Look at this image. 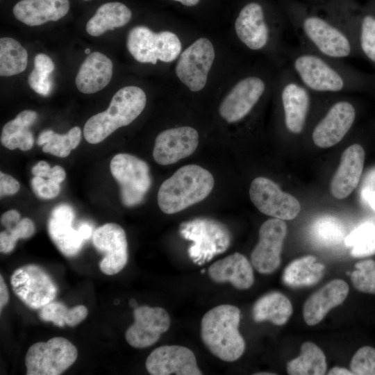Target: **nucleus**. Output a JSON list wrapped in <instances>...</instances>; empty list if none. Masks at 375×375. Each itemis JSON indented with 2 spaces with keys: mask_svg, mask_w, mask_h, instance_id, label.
<instances>
[{
  "mask_svg": "<svg viewBox=\"0 0 375 375\" xmlns=\"http://www.w3.org/2000/svg\"><path fill=\"white\" fill-rule=\"evenodd\" d=\"M324 265L315 256L308 255L292 260L284 269L282 280L288 287L311 286L322 278Z\"/></svg>",
  "mask_w": 375,
  "mask_h": 375,
  "instance_id": "nucleus-32",
  "label": "nucleus"
},
{
  "mask_svg": "<svg viewBox=\"0 0 375 375\" xmlns=\"http://www.w3.org/2000/svg\"><path fill=\"white\" fill-rule=\"evenodd\" d=\"M38 113L32 110H24L14 119L7 122L2 128L1 142L10 150L17 148L22 151L30 150L34 144V138L30 127L35 122Z\"/></svg>",
  "mask_w": 375,
  "mask_h": 375,
  "instance_id": "nucleus-29",
  "label": "nucleus"
},
{
  "mask_svg": "<svg viewBox=\"0 0 375 375\" xmlns=\"http://www.w3.org/2000/svg\"><path fill=\"white\" fill-rule=\"evenodd\" d=\"M249 197L259 211L274 218L291 220L301 210L300 203L294 197L282 191L276 183L265 177L253 180Z\"/></svg>",
  "mask_w": 375,
  "mask_h": 375,
  "instance_id": "nucleus-17",
  "label": "nucleus"
},
{
  "mask_svg": "<svg viewBox=\"0 0 375 375\" xmlns=\"http://www.w3.org/2000/svg\"><path fill=\"white\" fill-rule=\"evenodd\" d=\"M28 63V53L16 40L0 39V76H11L24 72Z\"/></svg>",
  "mask_w": 375,
  "mask_h": 375,
  "instance_id": "nucleus-35",
  "label": "nucleus"
},
{
  "mask_svg": "<svg viewBox=\"0 0 375 375\" xmlns=\"http://www.w3.org/2000/svg\"><path fill=\"white\" fill-rule=\"evenodd\" d=\"M258 374V375H262V374H269V375H271V374H273V373H257V374Z\"/></svg>",
  "mask_w": 375,
  "mask_h": 375,
  "instance_id": "nucleus-54",
  "label": "nucleus"
},
{
  "mask_svg": "<svg viewBox=\"0 0 375 375\" xmlns=\"http://www.w3.org/2000/svg\"><path fill=\"white\" fill-rule=\"evenodd\" d=\"M175 1H178L183 5L186 6H194L197 5L200 0H174Z\"/></svg>",
  "mask_w": 375,
  "mask_h": 375,
  "instance_id": "nucleus-51",
  "label": "nucleus"
},
{
  "mask_svg": "<svg viewBox=\"0 0 375 375\" xmlns=\"http://www.w3.org/2000/svg\"><path fill=\"white\" fill-rule=\"evenodd\" d=\"M292 311L290 299L283 293L273 291L255 302L252 316L256 322L269 321L274 325L282 326L289 320Z\"/></svg>",
  "mask_w": 375,
  "mask_h": 375,
  "instance_id": "nucleus-30",
  "label": "nucleus"
},
{
  "mask_svg": "<svg viewBox=\"0 0 375 375\" xmlns=\"http://www.w3.org/2000/svg\"><path fill=\"white\" fill-rule=\"evenodd\" d=\"M126 47L135 60L153 65L158 60L165 62L174 61L182 48L175 33L167 31L154 33L144 26H137L129 31Z\"/></svg>",
  "mask_w": 375,
  "mask_h": 375,
  "instance_id": "nucleus-9",
  "label": "nucleus"
},
{
  "mask_svg": "<svg viewBox=\"0 0 375 375\" xmlns=\"http://www.w3.org/2000/svg\"><path fill=\"white\" fill-rule=\"evenodd\" d=\"M146 369L151 375H201L194 353L178 345H164L147 357Z\"/></svg>",
  "mask_w": 375,
  "mask_h": 375,
  "instance_id": "nucleus-22",
  "label": "nucleus"
},
{
  "mask_svg": "<svg viewBox=\"0 0 375 375\" xmlns=\"http://www.w3.org/2000/svg\"><path fill=\"white\" fill-rule=\"evenodd\" d=\"M92 242L96 249L103 254L99 262L101 271L107 275L119 272L128 261V243L123 228L115 223H107L93 233Z\"/></svg>",
  "mask_w": 375,
  "mask_h": 375,
  "instance_id": "nucleus-19",
  "label": "nucleus"
},
{
  "mask_svg": "<svg viewBox=\"0 0 375 375\" xmlns=\"http://www.w3.org/2000/svg\"><path fill=\"white\" fill-rule=\"evenodd\" d=\"M69 9V0H21L14 6L12 12L21 22L35 26L60 19Z\"/></svg>",
  "mask_w": 375,
  "mask_h": 375,
  "instance_id": "nucleus-26",
  "label": "nucleus"
},
{
  "mask_svg": "<svg viewBox=\"0 0 375 375\" xmlns=\"http://www.w3.org/2000/svg\"><path fill=\"white\" fill-rule=\"evenodd\" d=\"M84 1H88V0H84Z\"/></svg>",
  "mask_w": 375,
  "mask_h": 375,
  "instance_id": "nucleus-57",
  "label": "nucleus"
},
{
  "mask_svg": "<svg viewBox=\"0 0 375 375\" xmlns=\"http://www.w3.org/2000/svg\"><path fill=\"white\" fill-rule=\"evenodd\" d=\"M129 306L133 308L134 309L136 308L137 307H138V303L133 299L129 300Z\"/></svg>",
  "mask_w": 375,
  "mask_h": 375,
  "instance_id": "nucleus-53",
  "label": "nucleus"
},
{
  "mask_svg": "<svg viewBox=\"0 0 375 375\" xmlns=\"http://www.w3.org/2000/svg\"><path fill=\"white\" fill-rule=\"evenodd\" d=\"M110 169L119 185L122 203L126 207L140 204L151 185L147 163L133 155L120 153L112 158Z\"/></svg>",
  "mask_w": 375,
  "mask_h": 375,
  "instance_id": "nucleus-12",
  "label": "nucleus"
},
{
  "mask_svg": "<svg viewBox=\"0 0 375 375\" xmlns=\"http://www.w3.org/2000/svg\"><path fill=\"white\" fill-rule=\"evenodd\" d=\"M293 31L299 46L337 60L359 57L349 35L332 19L299 12L292 18Z\"/></svg>",
  "mask_w": 375,
  "mask_h": 375,
  "instance_id": "nucleus-2",
  "label": "nucleus"
},
{
  "mask_svg": "<svg viewBox=\"0 0 375 375\" xmlns=\"http://www.w3.org/2000/svg\"><path fill=\"white\" fill-rule=\"evenodd\" d=\"M204 272H205V269H202V270H201V273L203 274V273H204Z\"/></svg>",
  "mask_w": 375,
  "mask_h": 375,
  "instance_id": "nucleus-56",
  "label": "nucleus"
},
{
  "mask_svg": "<svg viewBox=\"0 0 375 375\" xmlns=\"http://www.w3.org/2000/svg\"><path fill=\"white\" fill-rule=\"evenodd\" d=\"M20 220V214L16 210H10L5 212L1 217V224L6 228L11 227Z\"/></svg>",
  "mask_w": 375,
  "mask_h": 375,
  "instance_id": "nucleus-46",
  "label": "nucleus"
},
{
  "mask_svg": "<svg viewBox=\"0 0 375 375\" xmlns=\"http://www.w3.org/2000/svg\"><path fill=\"white\" fill-rule=\"evenodd\" d=\"M374 233H375V225L371 222L363 223L345 237L344 244L347 247H353Z\"/></svg>",
  "mask_w": 375,
  "mask_h": 375,
  "instance_id": "nucleus-43",
  "label": "nucleus"
},
{
  "mask_svg": "<svg viewBox=\"0 0 375 375\" xmlns=\"http://www.w3.org/2000/svg\"><path fill=\"white\" fill-rule=\"evenodd\" d=\"M351 38L359 57L375 67V15L365 13L358 17L332 19Z\"/></svg>",
  "mask_w": 375,
  "mask_h": 375,
  "instance_id": "nucleus-28",
  "label": "nucleus"
},
{
  "mask_svg": "<svg viewBox=\"0 0 375 375\" xmlns=\"http://www.w3.org/2000/svg\"><path fill=\"white\" fill-rule=\"evenodd\" d=\"M85 53H87V54H90V49H86L85 50Z\"/></svg>",
  "mask_w": 375,
  "mask_h": 375,
  "instance_id": "nucleus-55",
  "label": "nucleus"
},
{
  "mask_svg": "<svg viewBox=\"0 0 375 375\" xmlns=\"http://www.w3.org/2000/svg\"><path fill=\"white\" fill-rule=\"evenodd\" d=\"M367 200L369 202L372 208L375 210V191L369 193Z\"/></svg>",
  "mask_w": 375,
  "mask_h": 375,
  "instance_id": "nucleus-52",
  "label": "nucleus"
},
{
  "mask_svg": "<svg viewBox=\"0 0 375 375\" xmlns=\"http://www.w3.org/2000/svg\"><path fill=\"white\" fill-rule=\"evenodd\" d=\"M326 360L323 351L315 343L303 342L298 357L287 364L290 375H323L326 372Z\"/></svg>",
  "mask_w": 375,
  "mask_h": 375,
  "instance_id": "nucleus-33",
  "label": "nucleus"
},
{
  "mask_svg": "<svg viewBox=\"0 0 375 375\" xmlns=\"http://www.w3.org/2000/svg\"><path fill=\"white\" fill-rule=\"evenodd\" d=\"M9 301V294L7 286L2 275H0V310L1 312L4 306Z\"/></svg>",
  "mask_w": 375,
  "mask_h": 375,
  "instance_id": "nucleus-48",
  "label": "nucleus"
},
{
  "mask_svg": "<svg viewBox=\"0 0 375 375\" xmlns=\"http://www.w3.org/2000/svg\"><path fill=\"white\" fill-rule=\"evenodd\" d=\"M113 65L105 54L91 53L81 64L75 79L77 89L83 94H93L106 87L112 76Z\"/></svg>",
  "mask_w": 375,
  "mask_h": 375,
  "instance_id": "nucleus-27",
  "label": "nucleus"
},
{
  "mask_svg": "<svg viewBox=\"0 0 375 375\" xmlns=\"http://www.w3.org/2000/svg\"><path fill=\"white\" fill-rule=\"evenodd\" d=\"M214 184V178L207 169L197 165L183 166L161 184L157 196L158 206L165 214L178 212L206 198Z\"/></svg>",
  "mask_w": 375,
  "mask_h": 375,
  "instance_id": "nucleus-5",
  "label": "nucleus"
},
{
  "mask_svg": "<svg viewBox=\"0 0 375 375\" xmlns=\"http://www.w3.org/2000/svg\"><path fill=\"white\" fill-rule=\"evenodd\" d=\"M287 235V225L283 219L272 218L259 229V240L251 253V263L260 274H269L281 264V253Z\"/></svg>",
  "mask_w": 375,
  "mask_h": 375,
  "instance_id": "nucleus-18",
  "label": "nucleus"
},
{
  "mask_svg": "<svg viewBox=\"0 0 375 375\" xmlns=\"http://www.w3.org/2000/svg\"><path fill=\"white\" fill-rule=\"evenodd\" d=\"M274 81L260 73L248 74L241 78L224 98L219 108L222 119L229 124L247 117L265 97Z\"/></svg>",
  "mask_w": 375,
  "mask_h": 375,
  "instance_id": "nucleus-10",
  "label": "nucleus"
},
{
  "mask_svg": "<svg viewBox=\"0 0 375 375\" xmlns=\"http://www.w3.org/2000/svg\"><path fill=\"white\" fill-rule=\"evenodd\" d=\"M133 316L135 322L126 331L125 338L134 348L153 345L170 326L169 314L160 307L138 306L134 309Z\"/></svg>",
  "mask_w": 375,
  "mask_h": 375,
  "instance_id": "nucleus-20",
  "label": "nucleus"
},
{
  "mask_svg": "<svg viewBox=\"0 0 375 375\" xmlns=\"http://www.w3.org/2000/svg\"><path fill=\"white\" fill-rule=\"evenodd\" d=\"M19 182L12 176L0 172V195L1 197L16 194L19 190Z\"/></svg>",
  "mask_w": 375,
  "mask_h": 375,
  "instance_id": "nucleus-45",
  "label": "nucleus"
},
{
  "mask_svg": "<svg viewBox=\"0 0 375 375\" xmlns=\"http://www.w3.org/2000/svg\"><path fill=\"white\" fill-rule=\"evenodd\" d=\"M208 276L215 283L228 282L238 290H247L254 283L251 263L238 252L213 262L208 269Z\"/></svg>",
  "mask_w": 375,
  "mask_h": 375,
  "instance_id": "nucleus-25",
  "label": "nucleus"
},
{
  "mask_svg": "<svg viewBox=\"0 0 375 375\" xmlns=\"http://www.w3.org/2000/svg\"><path fill=\"white\" fill-rule=\"evenodd\" d=\"M147 96L138 86L119 89L112 97L105 111L92 116L83 128L85 140L90 144L102 142L115 131L133 122L143 111Z\"/></svg>",
  "mask_w": 375,
  "mask_h": 375,
  "instance_id": "nucleus-6",
  "label": "nucleus"
},
{
  "mask_svg": "<svg viewBox=\"0 0 375 375\" xmlns=\"http://www.w3.org/2000/svg\"><path fill=\"white\" fill-rule=\"evenodd\" d=\"M350 253L355 258H363L375 254V233L353 246Z\"/></svg>",
  "mask_w": 375,
  "mask_h": 375,
  "instance_id": "nucleus-44",
  "label": "nucleus"
},
{
  "mask_svg": "<svg viewBox=\"0 0 375 375\" xmlns=\"http://www.w3.org/2000/svg\"><path fill=\"white\" fill-rule=\"evenodd\" d=\"M76 347L62 337L32 344L25 356L27 375H59L74 364Z\"/></svg>",
  "mask_w": 375,
  "mask_h": 375,
  "instance_id": "nucleus-11",
  "label": "nucleus"
},
{
  "mask_svg": "<svg viewBox=\"0 0 375 375\" xmlns=\"http://www.w3.org/2000/svg\"><path fill=\"white\" fill-rule=\"evenodd\" d=\"M51 58L44 53H38L34 58V69L28 77L30 88L38 94L47 96L51 90L50 75L54 70Z\"/></svg>",
  "mask_w": 375,
  "mask_h": 375,
  "instance_id": "nucleus-38",
  "label": "nucleus"
},
{
  "mask_svg": "<svg viewBox=\"0 0 375 375\" xmlns=\"http://www.w3.org/2000/svg\"><path fill=\"white\" fill-rule=\"evenodd\" d=\"M199 144V133L190 126H179L160 133L154 142L153 157L159 165H168L192 155Z\"/></svg>",
  "mask_w": 375,
  "mask_h": 375,
  "instance_id": "nucleus-21",
  "label": "nucleus"
},
{
  "mask_svg": "<svg viewBox=\"0 0 375 375\" xmlns=\"http://www.w3.org/2000/svg\"><path fill=\"white\" fill-rule=\"evenodd\" d=\"M350 369L356 375H375V349L360 348L351 358Z\"/></svg>",
  "mask_w": 375,
  "mask_h": 375,
  "instance_id": "nucleus-41",
  "label": "nucleus"
},
{
  "mask_svg": "<svg viewBox=\"0 0 375 375\" xmlns=\"http://www.w3.org/2000/svg\"><path fill=\"white\" fill-rule=\"evenodd\" d=\"M215 57L212 42L200 38L181 53L175 67L176 74L190 90L198 92L207 83Z\"/></svg>",
  "mask_w": 375,
  "mask_h": 375,
  "instance_id": "nucleus-16",
  "label": "nucleus"
},
{
  "mask_svg": "<svg viewBox=\"0 0 375 375\" xmlns=\"http://www.w3.org/2000/svg\"><path fill=\"white\" fill-rule=\"evenodd\" d=\"M49 164L44 161H39L31 169L32 174L35 176L48 178L51 172Z\"/></svg>",
  "mask_w": 375,
  "mask_h": 375,
  "instance_id": "nucleus-47",
  "label": "nucleus"
},
{
  "mask_svg": "<svg viewBox=\"0 0 375 375\" xmlns=\"http://www.w3.org/2000/svg\"><path fill=\"white\" fill-rule=\"evenodd\" d=\"M286 65L310 91L320 95L375 91V74L301 46L288 47Z\"/></svg>",
  "mask_w": 375,
  "mask_h": 375,
  "instance_id": "nucleus-1",
  "label": "nucleus"
},
{
  "mask_svg": "<svg viewBox=\"0 0 375 375\" xmlns=\"http://www.w3.org/2000/svg\"><path fill=\"white\" fill-rule=\"evenodd\" d=\"M365 157V151L359 144H351L343 151L331 183V192L335 198L344 199L357 187L362 172Z\"/></svg>",
  "mask_w": 375,
  "mask_h": 375,
  "instance_id": "nucleus-23",
  "label": "nucleus"
},
{
  "mask_svg": "<svg viewBox=\"0 0 375 375\" xmlns=\"http://www.w3.org/2000/svg\"><path fill=\"white\" fill-rule=\"evenodd\" d=\"M14 293L26 306L41 308L53 301L58 288L49 274L41 267L29 264L15 269L10 276Z\"/></svg>",
  "mask_w": 375,
  "mask_h": 375,
  "instance_id": "nucleus-14",
  "label": "nucleus"
},
{
  "mask_svg": "<svg viewBox=\"0 0 375 375\" xmlns=\"http://www.w3.org/2000/svg\"><path fill=\"white\" fill-rule=\"evenodd\" d=\"M356 270L351 274L354 288L362 292L375 294V261L366 260L355 265Z\"/></svg>",
  "mask_w": 375,
  "mask_h": 375,
  "instance_id": "nucleus-40",
  "label": "nucleus"
},
{
  "mask_svg": "<svg viewBox=\"0 0 375 375\" xmlns=\"http://www.w3.org/2000/svg\"><path fill=\"white\" fill-rule=\"evenodd\" d=\"M75 213L72 207L62 203L51 211L48 220L49 235L58 250L65 256H76L85 241L93 235V227L88 222L81 223L77 228L72 224Z\"/></svg>",
  "mask_w": 375,
  "mask_h": 375,
  "instance_id": "nucleus-15",
  "label": "nucleus"
},
{
  "mask_svg": "<svg viewBox=\"0 0 375 375\" xmlns=\"http://www.w3.org/2000/svg\"><path fill=\"white\" fill-rule=\"evenodd\" d=\"M340 95L332 94L331 103L312 129V140L319 147L328 148L339 143L356 122L355 103L350 98Z\"/></svg>",
  "mask_w": 375,
  "mask_h": 375,
  "instance_id": "nucleus-13",
  "label": "nucleus"
},
{
  "mask_svg": "<svg viewBox=\"0 0 375 375\" xmlns=\"http://www.w3.org/2000/svg\"><path fill=\"white\" fill-rule=\"evenodd\" d=\"M240 321V309L230 304L215 306L202 317V342L211 353L223 361H235L244 352L245 342L238 330Z\"/></svg>",
  "mask_w": 375,
  "mask_h": 375,
  "instance_id": "nucleus-3",
  "label": "nucleus"
},
{
  "mask_svg": "<svg viewBox=\"0 0 375 375\" xmlns=\"http://www.w3.org/2000/svg\"><path fill=\"white\" fill-rule=\"evenodd\" d=\"M180 235L192 242L188 253L192 261L202 265L215 256L227 250L231 242V234L223 223L208 217H197L182 222Z\"/></svg>",
  "mask_w": 375,
  "mask_h": 375,
  "instance_id": "nucleus-8",
  "label": "nucleus"
},
{
  "mask_svg": "<svg viewBox=\"0 0 375 375\" xmlns=\"http://www.w3.org/2000/svg\"><path fill=\"white\" fill-rule=\"evenodd\" d=\"M35 231L33 222L27 217L19 220L15 225L6 228L0 233V251L3 253L11 252L19 239L31 237Z\"/></svg>",
  "mask_w": 375,
  "mask_h": 375,
  "instance_id": "nucleus-39",
  "label": "nucleus"
},
{
  "mask_svg": "<svg viewBox=\"0 0 375 375\" xmlns=\"http://www.w3.org/2000/svg\"><path fill=\"white\" fill-rule=\"evenodd\" d=\"M274 88L285 128L291 134H301L307 126L313 100L319 94L307 89L287 65L281 67Z\"/></svg>",
  "mask_w": 375,
  "mask_h": 375,
  "instance_id": "nucleus-7",
  "label": "nucleus"
},
{
  "mask_svg": "<svg viewBox=\"0 0 375 375\" xmlns=\"http://www.w3.org/2000/svg\"><path fill=\"white\" fill-rule=\"evenodd\" d=\"M81 140V131L78 126L72 128L65 134H59L52 130H44L39 135L37 144L44 145L42 151L53 156L65 158L77 147Z\"/></svg>",
  "mask_w": 375,
  "mask_h": 375,
  "instance_id": "nucleus-34",
  "label": "nucleus"
},
{
  "mask_svg": "<svg viewBox=\"0 0 375 375\" xmlns=\"http://www.w3.org/2000/svg\"><path fill=\"white\" fill-rule=\"evenodd\" d=\"M349 286L342 279H334L311 294L303 308V317L309 326L319 323L332 308L340 305L349 294Z\"/></svg>",
  "mask_w": 375,
  "mask_h": 375,
  "instance_id": "nucleus-24",
  "label": "nucleus"
},
{
  "mask_svg": "<svg viewBox=\"0 0 375 375\" xmlns=\"http://www.w3.org/2000/svg\"><path fill=\"white\" fill-rule=\"evenodd\" d=\"M32 189L40 198L50 199L56 197L60 192V183L53 178L45 180L43 177L34 176L31 182Z\"/></svg>",
  "mask_w": 375,
  "mask_h": 375,
  "instance_id": "nucleus-42",
  "label": "nucleus"
},
{
  "mask_svg": "<svg viewBox=\"0 0 375 375\" xmlns=\"http://www.w3.org/2000/svg\"><path fill=\"white\" fill-rule=\"evenodd\" d=\"M328 375H353V372L351 370L347 369L344 367H334L328 372Z\"/></svg>",
  "mask_w": 375,
  "mask_h": 375,
  "instance_id": "nucleus-50",
  "label": "nucleus"
},
{
  "mask_svg": "<svg viewBox=\"0 0 375 375\" xmlns=\"http://www.w3.org/2000/svg\"><path fill=\"white\" fill-rule=\"evenodd\" d=\"M88 312L83 305L68 308L60 302L52 301L41 308L39 317L42 321L51 322L59 327L65 325L74 327L86 318Z\"/></svg>",
  "mask_w": 375,
  "mask_h": 375,
  "instance_id": "nucleus-36",
  "label": "nucleus"
},
{
  "mask_svg": "<svg viewBox=\"0 0 375 375\" xmlns=\"http://www.w3.org/2000/svg\"><path fill=\"white\" fill-rule=\"evenodd\" d=\"M132 17L131 10L121 2H108L101 5L86 24L87 33L97 37L127 24Z\"/></svg>",
  "mask_w": 375,
  "mask_h": 375,
  "instance_id": "nucleus-31",
  "label": "nucleus"
},
{
  "mask_svg": "<svg viewBox=\"0 0 375 375\" xmlns=\"http://www.w3.org/2000/svg\"><path fill=\"white\" fill-rule=\"evenodd\" d=\"M235 32L240 42L253 52L269 51L278 65H286L287 47L283 45L281 26L269 22L262 5H244L235 19Z\"/></svg>",
  "mask_w": 375,
  "mask_h": 375,
  "instance_id": "nucleus-4",
  "label": "nucleus"
},
{
  "mask_svg": "<svg viewBox=\"0 0 375 375\" xmlns=\"http://www.w3.org/2000/svg\"><path fill=\"white\" fill-rule=\"evenodd\" d=\"M311 234L317 243L324 246L337 245L346 237L343 224L331 216L317 219L312 225Z\"/></svg>",
  "mask_w": 375,
  "mask_h": 375,
  "instance_id": "nucleus-37",
  "label": "nucleus"
},
{
  "mask_svg": "<svg viewBox=\"0 0 375 375\" xmlns=\"http://www.w3.org/2000/svg\"><path fill=\"white\" fill-rule=\"evenodd\" d=\"M66 173L65 169L60 165H55L51 169L50 174L47 178H53L60 184L65 180Z\"/></svg>",
  "mask_w": 375,
  "mask_h": 375,
  "instance_id": "nucleus-49",
  "label": "nucleus"
}]
</instances>
